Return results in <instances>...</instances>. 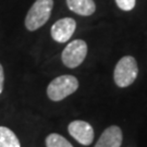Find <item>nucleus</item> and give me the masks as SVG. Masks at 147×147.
<instances>
[{
  "label": "nucleus",
  "mask_w": 147,
  "mask_h": 147,
  "mask_svg": "<svg viewBox=\"0 0 147 147\" xmlns=\"http://www.w3.org/2000/svg\"><path fill=\"white\" fill-rule=\"evenodd\" d=\"M87 55V45L82 39H75L69 42L63 49L61 60L63 64L70 69L78 68L84 61Z\"/></svg>",
  "instance_id": "obj_4"
},
{
  "label": "nucleus",
  "mask_w": 147,
  "mask_h": 147,
  "mask_svg": "<svg viewBox=\"0 0 147 147\" xmlns=\"http://www.w3.org/2000/svg\"><path fill=\"white\" fill-rule=\"evenodd\" d=\"M53 0H36L25 16V27L34 32L45 25L51 16Z\"/></svg>",
  "instance_id": "obj_1"
},
{
  "label": "nucleus",
  "mask_w": 147,
  "mask_h": 147,
  "mask_svg": "<svg viewBox=\"0 0 147 147\" xmlns=\"http://www.w3.org/2000/svg\"><path fill=\"white\" fill-rule=\"evenodd\" d=\"M79 88V81L73 75H60L53 79L47 87L48 98L53 101H61Z\"/></svg>",
  "instance_id": "obj_2"
},
{
  "label": "nucleus",
  "mask_w": 147,
  "mask_h": 147,
  "mask_svg": "<svg viewBox=\"0 0 147 147\" xmlns=\"http://www.w3.org/2000/svg\"><path fill=\"white\" fill-rule=\"evenodd\" d=\"M3 86H5V71L0 63V95L3 90Z\"/></svg>",
  "instance_id": "obj_12"
},
{
  "label": "nucleus",
  "mask_w": 147,
  "mask_h": 147,
  "mask_svg": "<svg viewBox=\"0 0 147 147\" xmlns=\"http://www.w3.org/2000/svg\"><path fill=\"white\" fill-rule=\"evenodd\" d=\"M67 5L74 13L82 16H92L96 10L94 0H67Z\"/></svg>",
  "instance_id": "obj_8"
},
{
  "label": "nucleus",
  "mask_w": 147,
  "mask_h": 147,
  "mask_svg": "<svg viewBox=\"0 0 147 147\" xmlns=\"http://www.w3.org/2000/svg\"><path fill=\"white\" fill-rule=\"evenodd\" d=\"M46 147H73L67 138L57 133H51L46 137Z\"/></svg>",
  "instance_id": "obj_10"
},
{
  "label": "nucleus",
  "mask_w": 147,
  "mask_h": 147,
  "mask_svg": "<svg viewBox=\"0 0 147 147\" xmlns=\"http://www.w3.org/2000/svg\"><path fill=\"white\" fill-rule=\"evenodd\" d=\"M136 0H116L117 5L123 11H131L135 7Z\"/></svg>",
  "instance_id": "obj_11"
},
{
  "label": "nucleus",
  "mask_w": 147,
  "mask_h": 147,
  "mask_svg": "<svg viewBox=\"0 0 147 147\" xmlns=\"http://www.w3.org/2000/svg\"><path fill=\"white\" fill-rule=\"evenodd\" d=\"M68 131L69 134L82 145L88 146L94 141V129L86 121H72L69 124Z\"/></svg>",
  "instance_id": "obj_5"
},
{
  "label": "nucleus",
  "mask_w": 147,
  "mask_h": 147,
  "mask_svg": "<svg viewBox=\"0 0 147 147\" xmlns=\"http://www.w3.org/2000/svg\"><path fill=\"white\" fill-rule=\"evenodd\" d=\"M138 74V67L136 60L132 56H124L118 61L115 72L113 79L115 83L119 87H127L136 80Z\"/></svg>",
  "instance_id": "obj_3"
},
{
  "label": "nucleus",
  "mask_w": 147,
  "mask_h": 147,
  "mask_svg": "<svg viewBox=\"0 0 147 147\" xmlns=\"http://www.w3.org/2000/svg\"><path fill=\"white\" fill-rule=\"evenodd\" d=\"M0 147H21L16 133L7 126H0Z\"/></svg>",
  "instance_id": "obj_9"
},
{
  "label": "nucleus",
  "mask_w": 147,
  "mask_h": 147,
  "mask_svg": "<svg viewBox=\"0 0 147 147\" xmlns=\"http://www.w3.org/2000/svg\"><path fill=\"white\" fill-rule=\"evenodd\" d=\"M76 28V22L72 18H63L53 23L50 34L55 42H67L72 37Z\"/></svg>",
  "instance_id": "obj_6"
},
{
  "label": "nucleus",
  "mask_w": 147,
  "mask_h": 147,
  "mask_svg": "<svg viewBox=\"0 0 147 147\" xmlns=\"http://www.w3.org/2000/svg\"><path fill=\"white\" fill-rule=\"evenodd\" d=\"M122 131L119 126L111 125L101 133L95 147H121Z\"/></svg>",
  "instance_id": "obj_7"
}]
</instances>
